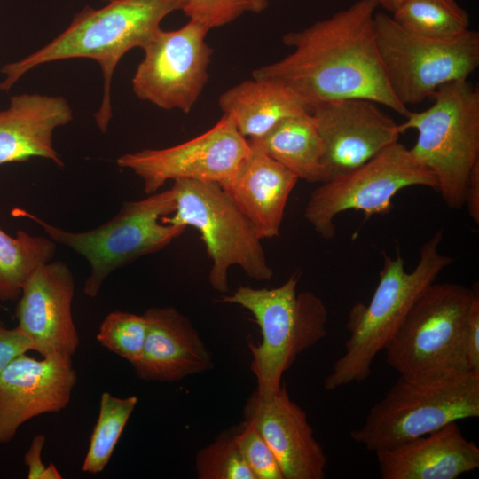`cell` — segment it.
<instances>
[{"label":"cell","mask_w":479,"mask_h":479,"mask_svg":"<svg viewBox=\"0 0 479 479\" xmlns=\"http://www.w3.org/2000/svg\"><path fill=\"white\" fill-rule=\"evenodd\" d=\"M374 0H357L331 17L287 33L293 49L285 58L253 71V77L282 84L309 107L344 98H365L407 116L393 94L376 42Z\"/></svg>","instance_id":"obj_1"},{"label":"cell","mask_w":479,"mask_h":479,"mask_svg":"<svg viewBox=\"0 0 479 479\" xmlns=\"http://www.w3.org/2000/svg\"><path fill=\"white\" fill-rule=\"evenodd\" d=\"M187 0H108L98 9L86 6L49 43L22 59L5 64L0 90H9L27 72L48 62L74 58L97 61L103 75L101 105L94 114L102 132L112 118L111 82L119 61L130 50L144 49L169 13L183 11Z\"/></svg>","instance_id":"obj_2"},{"label":"cell","mask_w":479,"mask_h":479,"mask_svg":"<svg viewBox=\"0 0 479 479\" xmlns=\"http://www.w3.org/2000/svg\"><path fill=\"white\" fill-rule=\"evenodd\" d=\"M443 234V230H438L422 245L411 272L405 271L399 253L395 258L382 253L379 282L369 303L357 302L349 312L346 327L349 336L344 353L324 381L326 390L370 377L373 359L385 349L414 302L453 262L438 250Z\"/></svg>","instance_id":"obj_3"},{"label":"cell","mask_w":479,"mask_h":479,"mask_svg":"<svg viewBox=\"0 0 479 479\" xmlns=\"http://www.w3.org/2000/svg\"><path fill=\"white\" fill-rule=\"evenodd\" d=\"M300 273L272 288L240 286L221 301L248 310L258 325L262 339L249 343L251 370L257 381V396L270 399L283 384L282 376L307 349L326 334L328 312L312 292H297Z\"/></svg>","instance_id":"obj_4"},{"label":"cell","mask_w":479,"mask_h":479,"mask_svg":"<svg viewBox=\"0 0 479 479\" xmlns=\"http://www.w3.org/2000/svg\"><path fill=\"white\" fill-rule=\"evenodd\" d=\"M478 287L432 283L386 345L387 363L401 376L430 380L471 371L466 333Z\"/></svg>","instance_id":"obj_5"},{"label":"cell","mask_w":479,"mask_h":479,"mask_svg":"<svg viewBox=\"0 0 479 479\" xmlns=\"http://www.w3.org/2000/svg\"><path fill=\"white\" fill-rule=\"evenodd\" d=\"M432 98L428 108L410 112L398 130L417 131L411 155L433 173L445 205L459 209L479 161V90L468 80L455 81L441 86Z\"/></svg>","instance_id":"obj_6"},{"label":"cell","mask_w":479,"mask_h":479,"mask_svg":"<svg viewBox=\"0 0 479 479\" xmlns=\"http://www.w3.org/2000/svg\"><path fill=\"white\" fill-rule=\"evenodd\" d=\"M478 417L479 371L430 380L400 375L350 437L375 452Z\"/></svg>","instance_id":"obj_7"},{"label":"cell","mask_w":479,"mask_h":479,"mask_svg":"<svg viewBox=\"0 0 479 479\" xmlns=\"http://www.w3.org/2000/svg\"><path fill=\"white\" fill-rule=\"evenodd\" d=\"M175 208L172 188L156 192L140 200L124 202L111 220L78 232L51 225L22 208H14L12 214L34 221L52 240L82 255L90 266L83 291L86 295L95 297L114 271L161 250L185 232V225L161 221L173 214Z\"/></svg>","instance_id":"obj_8"},{"label":"cell","mask_w":479,"mask_h":479,"mask_svg":"<svg viewBox=\"0 0 479 479\" xmlns=\"http://www.w3.org/2000/svg\"><path fill=\"white\" fill-rule=\"evenodd\" d=\"M171 188L175 211L161 221L192 226L200 232L211 260L208 281L214 290L229 291L228 271L233 265L255 280L272 278L262 240L220 185L182 179L174 181Z\"/></svg>","instance_id":"obj_9"},{"label":"cell","mask_w":479,"mask_h":479,"mask_svg":"<svg viewBox=\"0 0 479 479\" xmlns=\"http://www.w3.org/2000/svg\"><path fill=\"white\" fill-rule=\"evenodd\" d=\"M376 42L389 85L397 99L417 105L443 85L468 80L479 66V33L468 29L435 38L405 29L383 12L375 14Z\"/></svg>","instance_id":"obj_10"},{"label":"cell","mask_w":479,"mask_h":479,"mask_svg":"<svg viewBox=\"0 0 479 479\" xmlns=\"http://www.w3.org/2000/svg\"><path fill=\"white\" fill-rule=\"evenodd\" d=\"M415 185L437 189L433 173L397 141L361 166L321 183L310 193L303 215L321 238L330 240L338 214L352 209L366 216L387 214L394 196Z\"/></svg>","instance_id":"obj_11"},{"label":"cell","mask_w":479,"mask_h":479,"mask_svg":"<svg viewBox=\"0 0 479 479\" xmlns=\"http://www.w3.org/2000/svg\"><path fill=\"white\" fill-rule=\"evenodd\" d=\"M208 31L192 20L176 30L161 28L143 49L132 78L135 95L165 110L189 113L208 78L213 52L206 42Z\"/></svg>","instance_id":"obj_12"},{"label":"cell","mask_w":479,"mask_h":479,"mask_svg":"<svg viewBox=\"0 0 479 479\" xmlns=\"http://www.w3.org/2000/svg\"><path fill=\"white\" fill-rule=\"evenodd\" d=\"M250 152L247 140L223 115L208 130L179 145L144 149L116 160L143 181L146 194L156 192L169 180H196L220 185L232 177Z\"/></svg>","instance_id":"obj_13"},{"label":"cell","mask_w":479,"mask_h":479,"mask_svg":"<svg viewBox=\"0 0 479 479\" xmlns=\"http://www.w3.org/2000/svg\"><path fill=\"white\" fill-rule=\"evenodd\" d=\"M316 120L327 180L365 163L397 142L398 124L374 101L344 98L310 108Z\"/></svg>","instance_id":"obj_14"},{"label":"cell","mask_w":479,"mask_h":479,"mask_svg":"<svg viewBox=\"0 0 479 479\" xmlns=\"http://www.w3.org/2000/svg\"><path fill=\"white\" fill-rule=\"evenodd\" d=\"M23 353L0 373V444L11 442L27 420L59 412L70 402L77 381L72 357Z\"/></svg>","instance_id":"obj_15"},{"label":"cell","mask_w":479,"mask_h":479,"mask_svg":"<svg viewBox=\"0 0 479 479\" xmlns=\"http://www.w3.org/2000/svg\"><path fill=\"white\" fill-rule=\"evenodd\" d=\"M73 274L62 261L38 267L22 288L15 310L17 327L42 357H72L79 336L72 317Z\"/></svg>","instance_id":"obj_16"},{"label":"cell","mask_w":479,"mask_h":479,"mask_svg":"<svg viewBox=\"0 0 479 479\" xmlns=\"http://www.w3.org/2000/svg\"><path fill=\"white\" fill-rule=\"evenodd\" d=\"M243 413L271 448L284 479L326 476V455L314 436L306 412L290 398L284 384L267 400L254 391Z\"/></svg>","instance_id":"obj_17"},{"label":"cell","mask_w":479,"mask_h":479,"mask_svg":"<svg viewBox=\"0 0 479 479\" xmlns=\"http://www.w3.org/2000/svg\"><path fill=\"white\" fill-rule=\"evenodd\" d=\"M143 315L145 340L131 365L139 379L174 382L213 369L211 354L186 316L171 306L153 307Z\"/></svg>","instance_id":"obj_18"},{"label":"cell","mask_w":479,"mask_h":479,"mask_svg":"<svg viewBox=\"0 0 479 479\" xmlns=\"http://www.w3.org/2000/svg\"><path fill=\"white\" fill-rule=\"evenodd\" d=\"M375 454L382 479H456L479 467V448L457 422Z\"/></svg>","instance_id":"obj_19"},{"label":"cell","mask_w":479,"mask_h":479,"mask_svg":"<svg viewBox=\"0 0 479 479\" xmlns=\"http://www.w3.org/2000/svg\"><path fill=\"white\" fill-rule=\"evenodd\" d=\"M73 119V111L61 96L22 93L0 111V165L41 157L63 168L53 147L54 130Z\"/></svg>","instance_id":"obj_20"},{"label":"cell","mask_w":479,"mask_h":479,"mask_svg":"<svg viewBox=\"0 0 479 479\" xmlns=\"http://www.w3.org/2000/svg\"><path fill=\"white\" fill-rule=\"evenodd\" d=\"M297 181L283 165L250 147L235 174L221 187L263 240L279 234L285 208Z\"/></svg>","instance_id":"obj_21"},{"label":"cell","mask_w":479,"mask_h":479,"mask_svg":"<svg viewBox=\"0 0 479 479\" xmlns=\"http://www.w3.org/2000/svg\"><path fill=\"white\" fill-rule=\"evenodd\" d=\"M218 105L246 139L260 137L281 120L310 111L286 86L254 77L224 91Z\"/></svg>","instance_id":"obj_22"},{"label":"cell","mask_w":479,"mask_h":479,"mask_svg":"<svg viewBox=\"0 0 479 479\" xmlns=\"http://www.w3.org/2000/svg\"><path fill=\"white\" fill-rule=\"evenodd\" d=\"M247 140L251 148L278 161L298 179L319 184L327 181L323 143L310 111L287 117L263 136Z\"/></svg>","instance_id":"obj_23"},{"label":"cell","mask_w":479,"mask_h":479,"mask_svg":"<svg viewBox=\"0 0 479 479\" xmlns=\"http://www.w3.org/2000/svg\"><path fill=\"white\" fill-rule=\"evenodd\" d=\"M56 242L22 230L12 237L0 229V301H17L32 273L52 260Z\"/></svg>","instance_id":"obj_24"},{"label":"cell","mask_w":479,"mask_h":479,"mask_svg":"<svg viewBox=\"0 0 479 479\" xmlns=\"http://www.w3.org/2000/svg\"><path fill=\"white\" fill-rule=\"evenodd\" d=\"M393 20L413 33L435 38H451L469 29L467 11L456 0H406Z\"/></svg>","instance_id":"obj_25"},{"label":"cell","mask_w":479,"mask_h":479,"mask_svg":"<svg viewBox=\"0 0 479 479\" xmlns=\"http://www.w3.org/2000/svg\"><path fill=\"white\" fill-rule=\"evenodd\" d=\"M137 404L136 396L117 397L102 393L98 417L82 465L83 472L94 475L105 469Z\"/></svg>","instance_id":"obj_26"},{"label":"cell","mask_w":479,"mask_h":479,"mask_svg":"<svg viewBox=\"0 0 479 479\" xmlns=\"http://www.w3.org/2000/svg\"><path fill=\"white\" fill-rule=\"evenodd\" d=\"M146 332L147 321L144 315L115 310L101 323L97 340L109 351L133 365L141 356Z\"/></svg>","instance_id":"obj_27"},{"label":"cell","mask_w":479,"mask_h":479,"mask_svg":"<svg viewBox=\"0 0 479 479\" xmlns=\"http://www.w3.org/2000/svg\"><path fill=\"white\" fill-rule=\"evenodd\" d=\"M200 479H255L235 441L234 433H223L200 449L195 458Z\"/></svg>","instance_id":"obj_28"},{"label":"cell","mask_w":479,"mask_h":479,"mask_svg":"<svg viewBox=\"0 0 479 479\" xmlns=\"http://www.w3.org/2000/svg\"><path fill=\"white\" fill-rule=\"evenodd\" d=\"M268 0H187L183 12L207 29L224 26L246 12L260 13Z\"/></svg>","instance_id":"obj_29"},{"label":"cell","mask_w":479,"mask_h":479,"mask_svg":"<svg viewBox=\"0 0 479 479\" xmlns=\"http://www.w3.org/2000/svg\"><path fill=\"white\" fill-rule=\"evenodd\" d=\"M234 437L255 479H284L273 452L253 424L245 420Z\"/></svg>","instance_id":"obj_30"},{"label":"cell","mask_w":479,"mask_h":479,"mask_svg":"<svg viewBox=\"0 0 479 479\" xmlns=\"http://www.w3.org/2000/svg\"><path fill=\"white\" fill-rule=\"evenodd\" d=\"M30 350L33 344L17 326H0V373L14 358Z\"/></svg>","instance_id":"obj_31"},{"label":"cell","mask_w":479,"mask_h":479,"mask_svg":"<svg viewBox=\"0 0 479 479\" xmlns=\"http://www.w3.org/2000/svg\"><path fill=\"white\" fill-rule=\"evenodd\" d=\"M466 349L468 368L479 371V293L477 292L469 312L467 333Z\"/></svg>","instance_id":"obj_32"},{"label":"cell","mask_w":479,"mask_h":479,"mask_svg":"<svg viewBox=\"0 0 479 479\" xmlns=\"http://www.w3.org/2000/svg\"><path fill=\"white\" fill-rule=\"evenodd\" d=\"M45 436L36 435L24 456V462L27 467L28 479H43L46 467L42 461V451L45 444Z\"/></svg>","instance_id":"obj_33"},{"label":"cell","mask_w":479,"mask_h":479,"mask_svg":"<svg viewBox=\"0 0 479 479\" xmlns=\"http://www.w3.org/2000/svg\"><path fill=\"white\" fill-rule=\"evenodd\" d=\"M464 205L472 220L479 224V161L474 166L465 190Z\"/></svg>","instance_id":"obj_34"},{"label":"cell","mask_w":479,"mask_h":479,"mask_svg":"<svg viewBox=\"0 0 479 479\" xmlns=\"http://www.w3.org/2000/svg\"><path fill=\"white\" fill-rule=\"evenodd\" d=\"M378 6L383 7L385 10L394 12L406 0H374Z\"/></svg>","instance_id":"obj_35"},{"label":"cell","mask_w":479,"mask_h":479,"mask_svg":"<svg viewBox=\"0 0 479 479\" xmlns=\"http://www.w3.org/2000/svg\"><path fill=\"white\" fill-rule=\"evenodd\" d=\"M62 476L56 466L52 463H50L45 469L43 479H61Z\"/></svg>","instance_id":"obj_36"},{"label":"cell","mask_w":479,"mask_h":479,"mask_svg":"<svg viewBox=\"0 0 479 479\" xmlns=\"http://www.w3.org/2000/svg\"><path fill=\"white\" fill-rule=\"evenodd\" d=\"M3 326L4 325H3V322H2L1 318H0V326Z\"/></svg>","instance_id":"obj_37"}]
</instances>
